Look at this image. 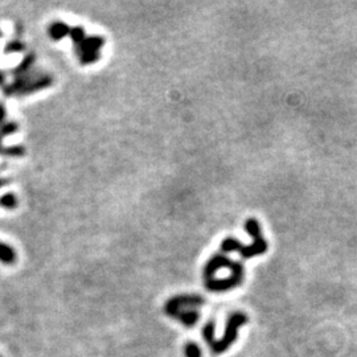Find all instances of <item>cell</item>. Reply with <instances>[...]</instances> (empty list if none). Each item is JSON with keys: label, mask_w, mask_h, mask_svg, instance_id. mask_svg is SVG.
<instances>
[{"label": "cell", "mask_w": 357, "mask_h": 357, "mask_svg": "<svg viewBox=\"0 0 357 357\" xmlns=\"http://www.w3.org/2000/svg\"><path fill=\"white\" fill-rule=\"evenodd\" d=\"M199 312L196 310H189V311H180L177 315H176V319L182 322L184 326L187 327H192L197 323L199 320Z\"/></svg>", "instance_id": "cell-12"}, {"label": "cell", "mask_w": 357, "mask_h": 357, "mask_svg": "<svg viewBox=\"0 0 357 357\" xmlns=\"http://www.w3.org/2000/svg\"><path fill=\"white\" fill-rule=\"evenodd\" d=\"M105 39L99 34L86 36V39L80 45L74 46V52L77 56L82 55V53H99L102 48L105 46Z\"/></svg>", "instance_id": "cell-7"}, {"label": "cell", "mask_w": 357, "mask_h": 357, "mask_svg": "<svg viewBox=\"0 0 357 357\" xmlns=\"http://www.w3.org/2000/svg\"><path fill=\"white\" fill-rule=\"evenodd\" d=\"M6 117H7V109L3 103H0V126L6 122Z\"/></svg>", "instance_id": "cell-19"}, {"label": "cell", "mask_w": 357, "mask_h": 357, "mask_svg": "<svg viewBox=\"0 0 357 357\" xmlns=\"http://www.w3.org/2000/svg\"><path fill=\"white\" fill-rule=\"evenodd\" d=\"M203 336L205 339L206 344L209 345V348H212L213 344L216 343L215 340V322H209L206 323L203 328Z\"/></svg>", "instance_id": "cell-17"}, {"label": "cell", "mask_w": 357, "mask_h": 357, "mask_svg": "<svg viewBox=\"0 0 357 357\" xmlns=\"http://www.w3.org/2000/svg\"><path fill=\"white\" fill-rule=\"evenodd\" d=\"M19 205V199L15 193L12 192H7L0 196V208L3 209H15Z\"/></svg>", "instance_id": "cell-13"}, {"label": "cell", "mask_w": 357, "mask_h": 357, "mask_svg": "<svg viewBox=\"0 0 357 357\" xmlns=\"http://www.w3.org/2000/svg\"><path fill=\"white\" fill-rule=\"evenodd\" d=\"M243 273H231L230 278L226 279H209L205 282L206 289L213 293H221V291H228V290L237 287L243 280Z\"/></svg>", "instance_id": "cell-5"}, {"label": "cell", "mask_w": 357, "mask_h": 357, "mask_svg": "<svg viewBox=\"0 0 357 357\" xmlns=\"http://www.w3.org/2000/svg\"><path fill=\"white\" fill-rule=\"evenodd\" d=\"M0 357H2V356H0Z\"/></svg>", "instance_id": "cell-23"}, {"label": "cell", "mask_w": 357, "mask_h": 357, "mask_svg": "<svg viewBox=\"0 0 357 357\" xmlns=\"http://www.w3.org/2000/svg\"><path fill=\"white\" fill-rule=\"evenodd\" d=\"M3 37V32H2V29H0V39Z\"/></svg>", "instance_id": "cell-22"}, {"label": "cell", "mask_w": 357, "mask_h": 357, "mask_svg": "<svg viewBox=\"0 0 357 357\" xmlns=\"http://www.w3.org/2000/svg\"><path fill=\"white\" fill-rule=\"evenodd\" d=\"M204 303H205V300L199 295H178L170 299L166 303L164 311L168 316L176 317V315L182 311L183 307H199Z\"/></svg>", "instance_id": "cell-4"}, {"label": "cell", "mask_w": 357, "mask_h": 357, "mask_svg": "<svg viewBox=\"0 0 357 357\" xmlns=\"http://www.w3.org/2000/svg\"><path fill=\"white\" fill-rule=\"evenodd\" d=\"M234 263H236V262L230 261V259L226 256H224V254H216L215 257H212V258L208 261V263H206L205 267H204V278H205L206 280L212 279L216 271L220 270V269L228 267L231 270Z\"/></svg>", "instance_id": "cell-6"}, {"label": "cell", "mask_w": 357, "mask_h": 357, "mask_svg": "<svg viewBox=\"0 0 357 357\" xmlns=\"http://www.w3.org/2000/svg\"><path fill=\"white\" fill-rule=\"evenodd\" d=\"M25 44L22 40H9L6 43L3 48L4 55H15V53H23L25 50Z\"/></svg>", "instance_id": "cell-14"}, {"label": "cell", "mask_w": 357, "mask_h": 357, "mask_svg": "<svg viewBox=\"0 0 357 357\" xmlns=\"http://www.w3.org/2000/svg\"><path fill=\"white\" fill-rule=\"evenodd\" d=\"M86 31L85 28L81 27V25H76V27L70 28V33H69V37H70L72 43H73L74 46L80 45L85 39H86Z\"/></svg>", "instance_id": "cell-15"}, {"label": "cell", "mask_w": 357, "mask_h": 357, "mask_svg": "<svg viewBox=\"0 0 357 357\" xmlns=\"http://www.w3.org/2000/svg\"><path fill=\"white\" fill-rule=\"evenodd\" d=\"M0 155L8 157H22L25 155V147L20 145L4 146L3 139L0 138Z\"/></svg>", "instance_id": "cell-11"}, {"label": "cell", "mask_w": 357, "mask_h": 357, "mask_svg": "<svg viewBox=\"0 0 357 357\" xmlns=\"http://www.w3.org/2000/svg\"><path fill=\"white\" fill-rule=\"evenodd\" d=\"M246 323L247 316L245 314H242V312H234L233 315H230L228 322H226V328H225V333L222 336V339L216 342L212 348H210V351L216 354L224 353L225 351H228L229 347L237 340L238 328Z\"/></svg>", "instance_id": "cell-3"}, {"label": "cell", "mask_w": 357, "mask_h": 357, "mask_svg": "<svg viewBox=\"0 0 357 357\" xmlns=\"http://www.w3.org/2000/svg\"><path fill=\"white\" fill-rule=\"evenodd\" d=\"M185 357H201L203 356V352H201L200 347L193 342H189L185 344L184 348Z\"/></svg>", "instance_id": "cell-18"}, {"label": "cell", "mask_w": 357, "mask_h": 357, "mask_svg": "<svg viewBox=\"0 0 357 357\" xmlns=\"http://www.w3.org/2000/svg\"><path fill=\"white\" fill-rule=\"evenodd\" d=\"M53 82H55V78L52 74L40 70H32L22 76H15L12 82L3 86V94L6 97H25L48 89L52 86Z\"/></svg>", "instance_id": "cell-1"}, {"label": "cell", "mask_w": 357, "mask_h": 357, "mask_svg": "<svg viewBox=\"0 0 357 357\" xmlns=\"http://www.w3.org/2000/svg\"><path fill=\"white\" fill-rule=\"evenodd\" d=\"M8 184H9V178L0 177V189H2V188H4L6 185H8Z\"/></svg>", "instance_id": "cell-20"}, {"label": "cell", "mask_w": 357, "mask_h": 357, "mask_svg": "<svg viewBox=\"0 0 357 357\" xmlns=\"http://www.w3.org/2000/svg\"><path fill=\"white\" fill-rule=\"evenodd\" d=\"M4 85H6V74L0 70V86H4Z\"/></svg>", "instance_id": "cell-21"}, {"label": "cell", "mask_w": 357, "mask_h": 357, "mask_svg": "<svg viewBox=\"0 0 357 357\" xmlns=\"http://www.w3.org/2000/svg\"><path fill=\"white\" fill-rule=\"evenodd\" d=\"M245 229L247 230V233L253 237L252 245L246 246L241 243L240 241L236 240V238H226L221 242V250L224 253H230V252H238L241 254V257L245 259L253 258V257L261 256L267 250V241L262 237L261 233V226H259L258 221L256 219H249L245 222Z\"/></svg>", "instance_id": "cell-2"}, {"label": "cell", "mask_w": 357, "mask_h": 357, "mask_svg": "<svg viewBox=\"0 0 357 357\" xmlns=\"http://www.w3.org/2000/svg\"><path fill=\"white\" fill-rule=\"evenodd\" d=\"M16 259H17V256H16L15 249L8 243L0 241V262L3 265L11 266L15 263Z\"/></svg>", "instance_id": "cell-10"}, {"label": "cell", "mask_w": 357, "mask_h": 357, "mask_svg": "<svg viewBox=\"0 0 357 357\" xmlns=\"http://www.w3.org/2000/svg\"><path fill=\"white\" fill-rule=\"evenodd\" d=\"M70 28L66 23L64 22H52L48 27V36L50 37V40L53 41H61L65 37H69L70 33Z\"/></svg>", "instance_id": "cell-8"}, {"label": "cell", "mask_w": 357, "mask_h": 357, "mask_svg": "<svg viewBox=\"0 0 357 357\" xmlns=\"http://www.w3.org/2000/svg\"><path fill=\"white\" fill-rule=\"evenodd\" d=\"M19 131V124L13 120H8V122H4L2 126H0V138L4 139L7 136L13 135L15 133Z\"/></svg>", "instance_id": "cell-16"}, {"label": "cell", "mask_w": 357, "mask_h": 357, "mask_svg": "<svg viewBox=\"0 0 357 357\" xmlns=\"http://www.w3.org/2000/svg\"><path fill=\"white\" fill-rule=\"evenodd\" d=\"M34 62H36V56H34L33 53L25 55L22 61H20V64L12 70L13 77H15V76H22V74L29 73V72L33 70Z\"/></svg>", "instance_id": "cell-9"}]
</instances>
